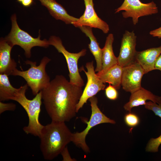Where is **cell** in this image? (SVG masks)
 <instances>
[{
    "label": "cell",
    "mask_w": 161,
    "mask_h": 161,
    "mask_svg": "<svg viewBox=\"0 0 161 161\" xmlns=\"http://www.w3.org/2000/svg\"><path fill=\"white\" fill-rule=\"evenodd\" d=\"M161 54V46L141 51H137L135 61L143 69L145 74L155 70L156 61Z\"/></svg>",
    "instance_id": "4fadbf2b"
},
{
    "label": "cell",
    "mask_w": 161,
    "mask_h": 161,
    "mask_svg": "<svg viewBox=\"0 0 161 161\" xmlns=\"http://www.w3.org/2000/svg\"><path fill=\"white\" fill-rule=\"evenodd\" d=\"M50 61L47 57H44L40 64L37 66L36 62L27 60L25 62V64L30 66L28 70L21 71L16 68L11 75L18 76L24 78L31 89L33 94L35 95L39 91L46 87L50 81L45 70L47 65Z\"/></svg>",
    "instance_id": "277c9868"
},
{
    "label": "cell",
    "mask_w": 161,
    "mask_h": 161,
    "mask_svg": "<svg viewBox=\"0 0 161 161\" xmlns=\"http://www.w3.org/2000/svg\"><path fill=\"white\" fill-rule=\"evenodd\" d=\"M79 28L89 38L90 43L88 44V47L96 62L95 71V72H100L102 69V49L100 47L99 44L93 34L92 28L86 26H82Z\"/></svg>",
    "instance_id": "ac0fdd59"
},
{
    "label": "cell",
    "mask_w": 161,
    "mask_h": 161,
    "mask_svg": "<svg viewBox=\"0 0 161 161\" xmlns=\"http://www.w3.org/2000/svg\"><path fill=\"white\" fill-rule=\"evenodd\" d=\"M155 69L159 70L161 71V54L157 58L155 63Z\"/></svg>",
    "instance_id": "4316f807"
},
{
    "label": "cell",
    "mask_w": 161,
    "mask_h": 161,
    "mask_svg": "<svg viewBox=\"0 0 161 161\" xmlns=\"http://www.w3.org/2000/svg\"><path fill=\"white\" fill-rule=\"evenodd\" d=\"M131 94L129 101L123 107L126 110L129 112H131L133 107L145 105L148 100L158 104L161 101V97L153 94L150 91L142 87Z\"/></svg>",
    "instance_id": "9a60e30c"
},
{
    "label": "cell",
    "mask_w": 161,
    "mask_h": 161,
    "mask_svg": "<svg viewBox=\"0 0 161 161\" xmlns=\"http://www.w3.org/2000/svg\"><path fill=\"white\" fill-rule=\"evenodd\" d=\"M149 34L153 37L161 38V27L150 31Z\"/></svg>",
    "instance_id": "484cf974"
},
{
    "label": "cell",
    "mask_w": 161,
    "mask_h": 161,
    "mask_svg": "<svg viewBox=\"0 0 161 161\" xmlns=\"http://www.w3.org/2000/svg\"><path fill=\"white\" fill-rule=\"evenodd\" d=\"M8 76L5 74H0V101L12 100L19 90L12 85Z\"/></svg>",
    "instance_id": "ffe728a7"
},
{
    "label": "cell",
    "mask_w": 161,
    "mask_h": 161,
    "mask_svg": "<svg viewBox=\"0 0 161 161\" xmlns=\"http://www.w3.org/2000/svg\"><path fill=\"white\" fill-rule=\"evenodd\" d=\"M16 108L15 104L10 103H4L0 101V113L1 114L4 112L7 111H14Z\"/></svg>",
    "instance_id": "d4e9b609"
},
{
    "label": "cell",
    "mask_w": 161,
    "mask_h": 161,
    "mask_svg": "<svg viewBox=\"0 0 161 161\" xmlns=\"http://www.w3.org/2000/svg\"><path fill=\"white\" fill-rule=\"evenodd\" d=\"M145 108L152 111L155 114L161 118V101L158 104L152 101L146 102Z\"/></svg>",
    "instance_id": "603a6c76"
},
{
    "label": "cell",
    "mask_w": 161,
    "mask_h": 161,
    "mask_svg": "<svg viewBox=\"0 0 161 161\" xmlns=\"http://www.w3.org/2000/svg\"><path fill=\"white\" fill-rule=\"evenodd\" d=\"M144 74L143 69L136 61L123 67L121 83L123 89L131 93L140 89Z\"/></svg>",
    "instance_id": "30bf717a"
},
{
    "label": "cell",
    "mask_w": 161,
    "mask_h": 161,
    "mask_svg": "<svg viewBox=\"0 0 161 161\" xmlns=\"http://www.w3.org/2000/svg\"><path fill=\"white\" fill-rule=\"evenodd\" d=\"M27 84L19 88V90L12 100L18 103L25 109L29 118V123L23 130L27 134H30L39 137L44 126L40 123L39 117L41 111L42 96L40 91L32 100L27 99L25 93L27 89Z\"/></svg>",
    "instance_id": "3957f363"
},
{
    "label": "cell",
    "mask_w": 161,
    "mask_h": 161,
    "mask_svg": "<svg viewBox=\"0 0 161 161\" xmlns=\"http://www.w3.org/2000/svg\"><path fill=\"white\" fill-rule=\"evenodd\" d=\"M48 41L49 45L54 46L58 52L62 54L65 57L69 71L70 82L79 86H83L84 83L79 73L78 61L80 57L86 55V50L82 49L77 53L70 52L66 49L60 38L55 36H51Z\"/></svg>",
    "instance_id": "52a82bcc"
},
{
    "label": "cell",
    "mask_w": 161,
    "mask_h": 161,
    "mask_svg": "<svg viewBox=\"0 0 161 161\" xmlns=\"http://www.w3.org/2000/svg\"><path fill=\"white\" fill-rule=\"evenodd\" d=\"M72 133L65 122L52 121L44 126L39 138L44 158L52 160L61 154L72 142Z\"/></svg>",
    "instance_id": "7a4b0ae2"
},
{
    "label": "cell",
    "mask_w": 161,
    "mask_h": 161,
    "mask_svg": "<svg viewBox=\"0 0 161 161\" xmlns=\"http://www.w3.org/2000/svg\"><path fill=\"white\" fill-rule=\"evenodd\" d=\"M82 87L70 83L62 75H56L41 91L46 110L52 121L69 122L76 115Z\"/></svg>",
    "instance_id": "6da1fadb"
},
{
    "label": "cell",
    "mask_w": 161,
    "mask_h": 161,
    "mask_svg": "<svg viewBox=\"0 0 161 161\" xmlns=\"http://www.w3.org/2000/svg\"><path fill=\"white\" fill-rule=\"evenodd\" d=\"M137 36L134 31L126 30L121 39L118 64L123 67L135 62Z\"/></svg>",
    "instance_id": "7c38bea8"
},
{
    "label": "cell",
    "mask_w": 161,
    "mask_h": 161,
    "mask_svg": "<svg viewBox=\"0 0 161 161\" xmlns=\"http://www.w3.org/2000/svg\"><path fill=\"white\" fill-rule=\"evenodd\" d=\"M105 93L106 97L110 100H115L118 97L117 89L110 84L105 89Z\"/></svg>",
    "instance_id": "cb8c5ba5"
},
{
    "label": "cell",
    "mask_w": 161,
    "mask_h": 161,
    "mask_svg": "<svg viewBox=\"0 0 161 161\" xmlns=\"http://www.w3.org/2000/svg\"><path fill=\"white\" fill-rule=\"evenodd\" d=\"M161 144V135L157 138L150 139L146 147V151L148 152H157Z\"/></svg>",
    "instance_id": "44dd1931"
},
{
    "label": "cell",
    "mask_w": 161,
    "mask_h": 161,
    "mask_svg": "<svg viewBox=\"0 0 161 161\" xmlns=\"http://www.w3.org/2000/svg\"><path fill=\"white\" fill-rule=\"evenodd\" d=\"M124 120L126 124L131 127L137 126L140 123V119L138 117L136 114L131 112L125 115Z\"/></svg>",
    "instance_id": "7402d4cb"
},
{
    "label": "cell",
    "mask_w": 161,
    "mask_h": 161,
    "mask_svg": "<svg viewBox=\"0 0 161 161\" xmlns=\"http://www.w3.org/2000/svg\"><path fill=\"white\" fill-rule=\"evenodd\" d=\"M85 9L83 14L72 24L75 27H79L82 26H88L98 28L104 33H107L109 30L108 24L99 18L94 7L93 0H83Z\"/></svg>",
    "instance_id": "8fae6325"
},
{
    "label": "cell",
    "mask_w": 161,
    "mask_h": 161,
    "mask_svg": "<svg viewBox=\"0 0 161 161\" xmlns=\"http://www.w3.org/2000/svg\"><path fill=\"white\" fill-rule=\"evenodd\" d=\"M23 0H17V1L19 2H21Z\"/></svg>",
    "instance_id": "f1b7e54d"
},
{
    "label": "cell",
    "mask_w": 161,
    "mask_h": 161,
    "mask_svg": "<svg viewBox=\"0 0 161 161\" xmlns=\"http://www.w3.org/2000/svg\"><path fill=\"white\" fill-rule=\"evenodd\" d=\"M114 41L113 35L112 33L109 34L106 38L104 46L102 49V69L101 72H105L112 66L118 64L117 58L114 55L113 49Z\"/></svg>",
    "instance_id": "d6986e66"
},
{
    "label": "cell",
    "mask_w": 161,
    "mask_h": 161,
    "mask_svg": "<svg viewBox=\"0 0 161 161\" xmlns=\"http://www.w3.org/2000/svg\"><path fill=\"white\" fill-rule=\"evenodd\" d=\"M85 66L87 71L85 70L83 66L79 69L84 72L87 76V81L82 95L77 104L76 108L77 113L82 107L84 104L87 103L89 99L95 96L100 91L104 90L106 87L105 84L99 79L95 73L93 61L87 63Z\"/></svg>",
    "instance_id": "9c48e42d"
},
{
    "label": "cell",
    "mask_w": 161,
    "mask_h": 161,
    "mask_svg": "<svg viewBox=\"0 0 161 161\" xmlns=\"http://www.w3.org/2000/svg\"><path fill=\"white\" fill-rule=\"evenodd\" d=\"M39 0L42 5L47 8L51 15L56 20H61L67 24H72L78 19L69 15L65 8L55 0Z\"/></svg>",
    "instance_id": "2e32d148"
},
{
    "label": "cell",
    "mask_w": 161,
    "mask_h": 161,
    "mask_svg": "<svg viewBox=\"0 0 161 161\" xmlns=\"http://www.w3.org/2000/svg\"><path fill=\"white\" fill-rule=\"evenodd\" d=\"M91 108L90 120L86 122L87 127L82 131L72 133V142L86 153L90 152V149L86 142V138L89 131L93 127L105 123H115L114 120L106 117L100 111L97 106V98L94 96L89 99Z\"/></svg>",
    "instance_id": "8992f818"
},
{
    "label": "cell",
    "mask_w": 161,
    "mask_h": 161,
    "mask_svg": "<svg viewBox=\"0 0 161 161\" xmlns=\"http://www.w3.org/2000/svg\"><path fill=\"white\" fill-rule=\"evenodd\" d=\"M33 1V0H23L21 3L24 6L28 7L32 4Z\"/></svg>",
    "instance_id": "83f0119b"
},
{
    "label": "cell",
    "mask_w": 161,
    "mask_h": 161,
    "mask_svg": "<svg viewBox=\"0 0 161 161\" xmlns=\"http://www.w3.org/2000/svg\"><path fill=\"white\" fill-rule=\"evenodd\" d=\"M11 19L12 22L11 31L5 39L13 47L15 45L20 46L24 49L27 58L30 57L31 50L32 47L39 46L47 48L49 45L48 41L46 39L41 40L40 34L37 38H35L21 29L17 24L15 14L12 16Z\"/></svg>",
    "instance_id": "5b68a950"
},
{
    "label": "cell",
    "mask_w": 161,
    "mask_h": 161,
    "mask_svg": "<svg viewBox=\"0 0 161 161\" xmlns=\"http://www.w3.org/2000/svg\"><path fill=\"white\" fill-rule=\"evenodd\" d=\"M13 47L4 38L0 41V73L11 75L16 69L17 64L11 57V52Z\"/></svg>",
    "instance_id": "5bb4252c"
},
{
    "label": "cell",
    "mask_w": 161,
    "mask_h": 161,
    "mask_svg": "<svg viewBox=\"0 0 161 161\" xmlns=\"http://www.w3.org/2000/svg\"><path fill=\"white\" fill-rule=\"evenodd\" d=\"M122 10L124 11L122 13L123 17L131 18L134 25L138 23L140 17L156 14L158 11L154 1L144 3L140 0H124L121 5L115 10V13Z\"/></svg>",
    "instance_id": "ba28073f"
},
{
    "label": "cell",
    "mask_w": 161,
    "mask_h": 161,
    "mask_svg": "<svg viewBox=\"0 0 161 161\" xmlns=\"http://www.w3.org/2000/svg\"><path fill=\"white\" fill-rule=\"evenodd\" d=\"M123 68L117 64L109 68L105 72H98L96 74L102 82L110 84L118 89L121 86Z\"/></svg>",
    "instance_id": "e0dca14e"
}]
</instances>
